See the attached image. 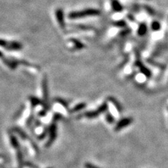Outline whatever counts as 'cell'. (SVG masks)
I'll return each mask as SVG.
<instances>
[{
  "label": "cell",
  "mask_w": 168,
  "mask_h": 168,
  "mask_svg": "<svg viewBox=\"0 0 168 168\" xmlns=\"http://www.w3.org/2000/svg\"><path fill=\"white\" fill-rule=\"evenodd\" d=\"M100 13V11L97 10V9H86V10L79 11V12L71 13H70V15H69V18L71 19L81 18L86 17V16L99 15Z\"/></svg>",
  "instance_id": "cell-1"
},
{
  "label": "cell",
  "mask_w": 168,
  "mask_h": 168,
  "mask_svg": "<svg viewBox=\"0 0 168 168\" xmlns=\"http://www.w3.org/2000/svg\"><path fill=\"white\" fill-rule=\"evenodd\" d=\"M50 134H49V138L48 140L47 141L46 144V146L47 147H48V146H50L54 141H55V139L57 137V127H55V125L53 124L51 125V127H50Z\"/></svg>",
  "instance_id": "cell-2"
},
{
  "label": "cell",
  "mask_w": 168,
  "mask_h": 168,
  "mask_svg": "<svg viewBox=\"0 0 168 168\" xmlns=\"http://www.w3.org/2000/svg\"><path fill=\"white\" fill-rule=\"evenodd\" d=\"M132 121V118H124V119L120 120V121L116 125V127H115V130L116 131L120 130L122 129L123 127H126L127 125L130 124Z\"/></svg>",
  "instance_id": "cell-3"
},
{
  "label": "cell",
  "mask_w": 168,
  "mask_h": 168,
  "mask_svg": "<svg viewBox=\"0 0 168 168\" xmlns=\"http://www.w3.org/2000/svg\"><path fill=\"white\" fill-rule=\"evenodd\" d=\"M56 17L57 20H58L59 25H60V27L62 28L65 27V20H64V14L63 11L61 9H58L56 11Z\"/></svg>",
  "instance_id": "cell-4"
},
{
  "label": "cell",
  "mask_w": 168,
  "mask_h": 168,
  "mask_svg": "<svg viewBox=\"0 0 168 168\" xmlns=\"http://www.w3.org/2000/svg\"><path fill=\"white\" fill-rule=\"evenodd\" d=\"M112 7L116 12H120L123 10V6L117 0H112Z\"/></svg>",
  "instance_id": "cell-5"
},
{
  "label": "cell",
  "mask_w": 168,
  "mask_h": 168,
  "mask_svg": "<svg viewBox=\"0 0 168 168\" xmlns=\"http://www.w3.org/2000/svg\"><path fill=\"white\" fill-rule=\"evenodd\" d=\"M22 48V46L18 42H12L9 45H8V48L11 50H19Z\"/></svg>",
  "instance_id": "cell-6"
},
{
  "label": "cell",
  "mask_w": 168,
  "mask_h": 168,
  "mask_svg": "<svg viewBox=\"0 0 168 168\" xmlns=\"http://www.w3.org/2000/svg\"><path fill=\"white\" fill-rule=\"evenodd\" d=\"M146 30H147V27H146V25L144 23H142L139 27L138 34L140 35V36H143V35L146 34Z\"/></svg>",
  "instance_id": "cell-7"
},
{
  "label": "cell",
  "mask_w": 168,
  "mask_h": 168,
  "mask_svg": "<svg viewBox=\"0 0 168 168\" xmlns=\"http://www.w3.org/2000/svg\"><path fill=\"white\" fill-rule=\"evenodd\" d=\"M85 107H86V104L85 103H80V104H78L77 105H76L74 109H72V110L71 111V112L73 113V112H79V111L83 109H84Z\"/></svg>",
  "instance_id": "cell-8"
},
{
  "label": "cell",
  "mask_w": 168,
  "mask_h": 168,
  "mask_svg": "<svg viewBox=\"0 0 168 168\" xmlns=\"http://www.w3.org/2000/svg\"><path fill=\"white\" fill-rule=\"evenodd\" d=\"M151 28H152L153 31H158L160 29V24L158 21H154L151 24Z\"/></svg>",
  "instance_id": "cell-9"
},
{
  "label": "cell",
  "mask_w": 168,
  "mask_h": 168,
  "mask_svg": "<svg viewBox=\"0 0 168 168\" xmlns=\"http://www.w3.org/2000/svg\"><path fill=\"white\" fill-rule=\"evenodd\" d=\"M85 167H86V168H99L98 167L95 166V165L91 164V163H86Z\"/></svg>",
  "instance_id": "cell-10"
}]
</instances>
